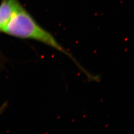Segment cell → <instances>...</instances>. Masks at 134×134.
Returning a JSON list of instances; mask_svg holds the SVG:
<instances>
[{"instance_id": "6da1fadb", "label": "cell", "mask_w": 134, "mask_h": 134, "mask_svg": "<svg viewBox=\"0 0 134 134\" xmlns=\"http://www.w3.org/2000/svg\"><path fill=\"white\" fill-rule=\"evenodd\" d=\"M2 32L19 38L35 40L54 48L70 58L86 77L91 76V74L58 42L52 34L41 26L22 5L14 13Z\"/></svg>"}, {"instance_id": "7a4b0ae2", "label": "cell", "mask_w": 134, "mask_h": 134, "mask_svg": "<svg viewBox=\"0 0 134 134\" xmlns=\"http://www.w3.org/2000/svg\"><path fill=\"white\" fill-rule=\"evenodd\" d=\"M21 6L18 0H3L0 5V31L5 28L16 10Z\"/></svg>"}]
</instances>
